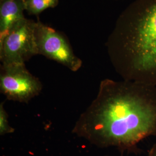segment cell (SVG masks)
Masks as SVG:
<instances>
[{
  "instance_id": "cell-1",
  "label": "cell",
  "mask_w": 156,
  "mask_h": 156,
  "mask_svg": "<svg viewBox=\"0 0 156 156\" xmlns=\"http://www.w3.org/2000/svg\"><path fill=\"white\" fill-rule=\"evenodd\" d=\"M73 134L101 148L136 153L156 137V86L135 81H101L96 97L80 115Z\"/></svg>"
},
{
  "instance_id": "cell-2",
  "label": "cell",
  "mask_w": 156,
  "mask_h": 156,
  "mask_svg": "<svg viewBox=\"0 0 156 156\" xmlns=\"http://www.w3.org/2000/svg\"><path fill=\"white\" fill-rule=\"evenodd\" d=\"M123 80L156 86V0H134L117 18L106 43Z\"/></svg>"
},
{
  "instance_id": "cell-3",
  "label": "cell",
  "mask_w": 156,
  "mask_h": 156,
  "mask_svg": "<svg viewBox=\"0 0 156 156\" xmlns=\"http://www.w3.org/2000/svg\"><path fill=\"white\" fill-rule=\"evenodd\" d=\"M35 22L25 18L0 43L1 65L25 64L38 55L35 35Z\"/></svg>"
},
{
  "instance_id": "cell-4",
  "label": "cell",
  "mask_w": 156,
  "mask_h": 156,
  "mask_svg": "<svg viewBox=\"0 0 156 156\" xmlns=\"http://www.w3.org/2000/svg\"><path fill=\"white\" fill-rule=\"evenodd\" d=\"M35 35L38 55L56 62L76 72L82 61L76 56L67 38L62 33L38 20L35 22Z\"/></svg>"
},
{
  "instance_id": "cell-5",
  "label": "cell",
  "mask_w": 156,
  "mask_h": 156,
  "mask_svg": "<svg viewBox=\"0 0 156 156\" xmlns=\"http://www.w3.org/2000/svg\"><path fill=\"white\" fill-rule=\"evenodd\" d=\"M42 89L41 82L28 71L25 64L1 65L0 91L7 100L27 103Z\"/></svg>"
},
{
  "instance_id": "cell-6",
  "label": "cell",
  "mask_w": 156,
  "mask_h": 156,
  "mask_svg": "<svg viewBox=\"0 0 156 156\" xmlns=\"http://www.w3.org/2000/svg\"><path fill=\"white\" fill-rule=\"evenodd\" d=\"M22 0H0V43L26 17Z\"/></svg>"
},
{
  "instance_id": "cell-7",
  "label": "cell",
  "mask_w": 156,
  "mask_h": 156,
  "mask_svg": "<svg viewBox=\"0 0 156 156\" xmlns=\"http://www.w3.org/2000/svg\"><path fill=\"white\" fill-rule=\"evenodd\" d=\"M58 4V0H26L25 11L30 15H39L49 8H55Z\"/></svg>"
},
{
  "instance_id": "cell-8",
  "label": "cell",
  "mask_w": 156,
  "mask_h": 156,
  "mask_svg": "<svg viewBox=\"0 0 156 156\" xmlns=\"http://www.w3.org/2000/svg\"><path fill=\"white\" fill-rule=\"evenodd\" d=\"M14 131L15 129L9 123L8 115L5 109L4 102H1L0 104V135L11 134Z\"/></svg>"
},
{
  "instance_id": "cell-9",
  "label": "cell",
  "mask_w": 156,
  "mask_h": 156,
  "mask_svg": "<svg viewBox=\"0 0 156 156\" xmlns=\"http://www.w3.org/2000/svg\"><path fill=\"white\" fill-rule=\"evenodd\" d=\"M147 156H156V143L152 146Z\"/></svg>"
},
{
  "instance_id": "cell-10",
  "label": "cell",
  "mask_w": 156,
  "mask_h": 156,
  "mask_svg": "<svg viewBox=\"0 0 156 156\" xmlns=\"http://www.w3.org/2000/svg\"><path fill=\"white\" fill-rule=\"evenodd\" d=\"M22 1L24 2V3H25V2H26V0H22Z\"/></svg>"
},
{
  "instance_id": "cell-11",
  "label": "cell",
  "mask_w": 156,
  "mask_h": 156,
  "mask_svg": "<svg viewBox=\"0 0 156 156\" xmlns=\"http://www.w3.org/2000/svg\"><path fill=\"white\" fill-rule=\"evenodd\" d=\"M113 1H116V0H113Z\"/></svg>"
}]
</instances>
